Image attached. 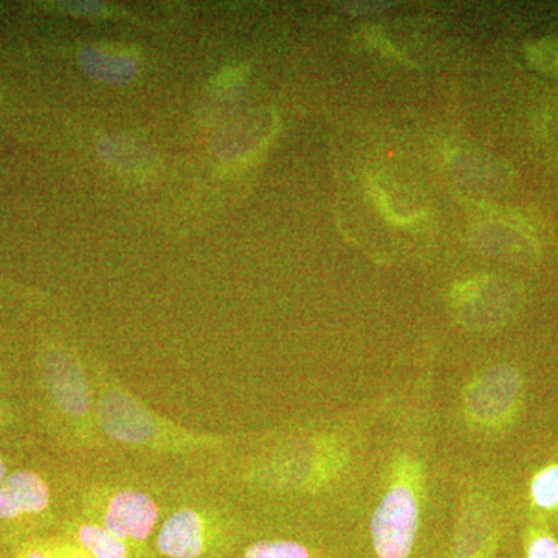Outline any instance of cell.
<instances>
[{
	"mask_svg": "<svg viewBox=\"0 0 558 558\" xmlns=\"http://www.w3.org/2000/svg\"><path fill=\"white\" fill-rule=\"evenodd\" d=\"M70 10L75 14H83V16H100L105 13V5L97 2H73L70 3Z\"/></svg>",
	"mask_w": 558,
	"mask_h": 558,
	"instance_id": "14",
	"label": "cell"
},
{
	"mask_svg": "<svg viewBox=\"0 0 558 558\" xmlns=\"http://www.w3.org/2000/svg\"><path fill=\"white\" fill-rule=\"evenodd\" d=\"M520 377L512 368L492 369L475 385L469 396V407L475 417L494 421L515 402L520 391Z\"/></svg>",
	"mask_w": 558,
	"mask_h": 558,
	"instance_id": "6",
	"label": "cell"
},
{
	"mask_svg": "<svg viewBox=\"0 0 558 558\" xmlns=\"http://www.w3.org/2000/svg\"><path fill=\"white\" fill-rule=\"evenodd\" d=\"M17 558H54L51 556L50 549L46 546H38V548H28L22 550Z\"/></svg>",
	"mask_w": 558,
	"mask_h": 558,
	"instance_id": "15",
	"label": "cell"
},
{
	"mask_svg": "<svg viewBox=\"0 0 558 558\" xmlns=\"http://www.w3.org/2000/svg\"><path fill=\"white\" fill-rule=\"evenodd\" d=\"M95 405L98 425L110 438L126 446H157L159 442H186L183 429H163L159 418L124 391L101 388Z\"/></svg>",
	"mask_w": 558,
	"mask_h": 558,
	"instance_id": "2",
	"label": "cell"
},
{
	"mask_svg": "<svg viewBox=\"0 0 558 558\" xmlns=\"http://www.w3.org/2000/svg\"><path fill=\"white\" fill-rule=\"evenodd\" d=\"M7 476H9V473H7L5 462H3V459L0 458V486H2V483L5 481Z\"/></svg>",
	"mask_w": 558,
	"mask_h": 558,
	"instance_id": "16",
	"label": "cell"
},
{
	"mask_svg": "<svg viewBox=\"0 0 558 558\" xmlns=\"http://www.w3.org/2000/svg\"><path fill=\"white\" fill-rule=\"evenodd\" d=\"M80 61L87 75L102 83H131L138 73V62L132 54L108 47H84Z\"/></svg>",
	"mask_w": 558,
	"mask_h": 558,
	"instance_id": "8",
	"label": "cell"
},
{
	"mask_svg": "<svg viewBox=\"0 0 558 558\" xmlns=\"http://www.w3.org/2000/svg\"><path fill=\"white\" fill-rule=\"evenodd\" d=\"M529 558H558V545L553 538L539 537L529 546Z\"/></svg>",
	"mask_w": 558,
	"mask_h": 558,
	"instance_id": "13",
	"label": "cell"
},
{
	"mask_svg": "<svg viewBox=\"0 0 558 558\" xmlns=\"http://www.w3.org/2000/svg\"><path fill=\"white\" fill-rule=\"evenodd\" d=\"M532 495L542 508L558 505V468L543 470L532 484Z\"/></svg>",
	"mask_w": 558,
	"mask_h": 558,
	"instance_id": "11",
	"label": "cell"
},
{
	"mask_svg": "<svg viewBox=\"0 0 558 558\" xmlns=\"http://www.w3.org/2000/svg\"><path fill=\"white\" fill-rule=\"evenodd\" d=\"M50 506L49 481L32 470L11 473L0 486V521L3 523L43 515Z\"/></svg>",
	"mask_w": 558,
	"mask_h": 558,
	"instance_id": "5",
	"label": "cell"
},
{
	"mask_svg": "<svg viewBox=\"0 0 558 558\" xmlns=\"http://www.w3.org/2000/svg\"><path fill=\"white\" fill-rule=\"evenodd\" d=\"M244 558H311V553L295 542H259L245 550Z\"/></svg>",
	"mask_w": 558,
	"mask_h": 558,
	"instance_id": "10",
	"label": "cell"
},
{
	"mask_svg": "<svg viewBox=\"0 0 558 558\" xmlns=\"http://www.w3.org/2000/svg\"><path fill=\"white\" fill-rule=\"evenodd\" d=\"M219 520L209 505L178 506L161 521L156 546L168 558L207 556L220 538Z\"/></svg>",
	"mask_w": 558,
	"mask_h": 558,
	"instance_id": "3",
	"label": "cell"
},
{
	"mask_svg": "<svg viewBox=\"0 0 558 558\" xmlns=\"http://www.w3.org/2000/svg\"><path fill=\"white\" fill-rule=\"evenodd\" d=\"M47 548L50 549L51 556L54 558H94L65 537L47 543Z\"/></svg>",
	"mask_w": 558,
	"mask_h": 558,
	"instance_id": "12",
	"label": "cell"
},
{
	"mask_svg": "<svg viewBox=\"0 0 558 558\" xmlns=\"http://www.w3.org/2000/svg\"><path fill=\"white\" fill-rule=\"evenodd\" d=\"M81 513L123 539L135 553L145 548L165 520L160 498L132 483L98 484L87 488Z\"/></svg>",
	"mask_w": 558,
	"mask_h": 558,
	"instance_id": "1",
	"label": "cell"
},
{
	"mask_svg": "<svg viewBox=\"0 0 558 558\" xmlns=\"http://www.w3.org/2000/svg\"><path fill=\"white\" fill-rule=\"evenodd\" d=\"M102 159L112 167L121 168L124 171H146L149 167L148 153L142 146L135 145L128 138L112 137L102 140L100 146Z\"/></svg>",
	"mask_w": 558,
	"mask_h": 558,
	"instance_id": "9",
	"label": "cell"
},
{
	"mask_svg": "<svg viewBox=\"0 0 558 558\" xmlns=\"http://www.w3.org/2000/svg\"><path fill=\"white\" fill-rule=\"evenodd\" d=\"M418 510L413 492L396 486L381 499L371 520V535L380 558H407L413 549Z\"/></svg>",
	"mask_w": 558,
	"mask_h": 558,
	"instance_id": "4",
	"label": "cell"
},
{
	"mask_svg": "<svg viewBox=\"0 0 558 558\" xmlns=\"http://www.w3.org/2000/svg\"><path fill=\"white\" fill-rule=\"evenodd\" d=\"M65 538L94 558H135L130 545L80 512L65 529Z\"/></svg>",
	"mask_w": 558,
	"mask_h": 558,
	"instance_id": "7",
	"label": "cell"
}]
</instances>
